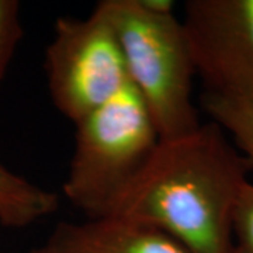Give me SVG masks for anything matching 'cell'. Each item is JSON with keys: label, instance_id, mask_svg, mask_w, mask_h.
<instances>
[{"label": "cell", "instance_id": "4", "mask_svg": "<svg viewBox=\"0 0 253 253\" xmlns=\"http://www.w3.org/2000/svg\"><path fill=\"white\" fill-rule=\"evenodd\" d=\"M55 109L79 123L129 84L116 33L96 6L87 17H59L45 51Z\"/></svg>", "mask_w": 253, "mask_h": 253}, {"label": "cell", "instance_id": "6", "mask_svg": "<svg viewBox=\"0 0 253 253\" xmlns=\"http://www.w3.org/2000/svg\"><path fill=\"white\" fill-rule=\"evenodd\" d=\"M30 253H190L154 226L118 215L62 221Z\"/></svg>", "mask_w": 253, "mask_h": 253}, {"label": "cell", "instance_id": "1", "mask_svg": "<svg viewBox=\"0 0 253 253\" xmlns=\"http://www.w3.org/2000/svg\"><path fill=\"white\" fill-rule=\"evenodd\" d=\"M252 162L211 121L159 139L109 215L154 226L190 253H232V219Z\"/></svg>", "mask_w": 253, "mask_h": 253}, {"label": "cell", "instance_id": "2", "mask_svg": "<svg viewBox=\"0 0 253 253\" xmlns=\"http://www.w3.org/2000/svg\"><path fill=\"white\" fill-rule=\"evenodd\" d=\"M96 6L116 33L129 84L159 138L196 129L201 124L193 103L196 69L181 20L174 13L151 10L142 0H101Z\"/></svg>", "mask_w": 253, "mask_h": 253}, {"label": "cell", "instance_id": "10", "mask_svg": "<svg viewBox=\"0 0 253 253\" xmlns=\"http://www.w3.org/2000/svg\"><path fill=\"white\" fill-rule=\"evenodd\" d=\"M232 253H253V183L241 191L232 219Z\"/></svg>", "mask_w": 253, "mask_h": 253}, {"label": "cell", "instance_id": "8", "mask_svg": "<svg viewBox=\"0 0 253 253\" xmlns=\"http://www.w3.org/2000/svg\"><path fill=\"white\" fill-rule=\"evenodd\" d=\"M203 109L224 131L229 132L238 149L253 165V101L204 93Z\"/></svg>", "mask_w": 253, "mask_h": 253}, {"label": "cell", "instance_id": "7", "mask_svg": "<svg viewBox=\"0 0 253 253\" xmlns=\"http://www.w3.org/2000/svg\"><path fill=\"white\" fill-rule=\"evenodd\" d=\"M59 207V197L0 163V225L26 228L48 215Z\"/></svg>", "mask_w": 253, "mask_h": 253}, {"label": "cell", "instance_id": "5", "mask_svg": "<svg viewBox=\"0 0 253 253\" xmlns=\"http://www.w3.org/2000/svg\"><path fill=\"white\" fill-rule=\"evenodd\" d=\"M181 18L207 93L253 101V0H189Z\"/></svg>", "mask_w": 253, "mask_h": 253}, {"label": "cell", "instance_id": "3", "mask_svg": "<svg viewBox=\"0 0 253 253\" xmlns=\"http://www.w3.org/2000/svg\"><path fill=\"white\" fill-rule=\"evenodd\" d=\"M75 126L63 196L87 218L106 217L161 138L131 84Z\"/></svg>", "mask_w": 253, "mask_h": 253}, {"label": "cell", "instance_id": "9", "mask_svg": "<svg viewBox=\"0 0 253 253\" xmlns=\"http://www.w3.org/2000/svg\"><path fill=\"white\" fill-rule=\"evenodd\" d=\"M21 37L20 3L17 0H0V82L7 72Z\"/></svg>", "mask_w": 253, "mask_h": 253}]
</instances>
